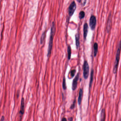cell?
<instances>
[{
	"label": "cell",
	"mask_w": 121,
	"mask_h": 121,
	"mask_svg": "<svg viewBox=\"0 0 121 121\" xmlns=\"http://www.w3.org/2000/svg\"><path fill=\"white\" fill-rule=\"evenodd\" d=\"M45 31H44L42 33V35L41 39H40V43H41V44H42L43 43L44 41L45 38V35H46V34H45V32H46Z\"/></svg>",
	"instance_id": "2e32d148"
},
{
	"label": "cell",
	"mask_w": 121,
	"mask_h": 121,
	"mask_svg": "<svg viewBox=\"0 0 121 121\" xmlns=\"http://www.w3.org/2000/svg\"><path fill=\"white\" fill-rule=\"evenodd\" d=\"M67 121V120L66 118H65V117H64V118H63V119H62V121Z\"/></svg>",
	"instance_id": "7402d4cb"
},
{
	"label": "cell",
	"mask_w": 121,
	"mask_h": 121,
	"mask_svg": "<svg viewBox=\"0 0 121 121\" xmlns=\"http://www.w3.org/2000/svg\"><path fill=\"white\" fill-rule=\"evenodd\" d=\"M96 17L95 15H92L90 19V26L92 30H93L95 29L96 26Z\"/></svg>",
	"instance_id": "5b68a950"
},
{
	"label": "cell",
	"mask_w": 121,
	"mask_h": 121,
	"mask_svg": "<svg viewBox=\"0 0 121 121\" xmlns=\"http://www.w3.org/2000/svg\"><path fill=\"white\" fill-rule=\"evenodd\" d=\"M76 72V70L75 69H73V70H71L70 72V75L71 78H73L75 76Z\"/></svg>",
	"instance_id": "d6986e66"
},
{
	"label": "cell",
	"mask_w": 121,
	"mask_h": 121,
	"mask_svg": "<svg viewBox=\"0 0 121 121\" xmlns=\"http://www.w3.org/2000/svg\"><path fill=\"white\" fill-rule=\"evenodd\" d=\"M83 94V91L82 89L80 88L79 91L78 98V103L79 105H80L81 104Z\"/></svg>",
	"instance_id": "30bf717a"
},
{
	"label": "cell",
	"mask_w": 121,
	"mask_h": 121,
	"mask_svg": "<svg viewBox=\"0 0 121 121\" xmlns=\"http://www.w3.org/2000/svg\"><path fill=\"white\" fill-rule=\"evenodd\" d=\"M63 88L64 90H66V88H67L66 82V79L65 77H64L63 80Z\"/></svg>",
	"instance_id": "ac0fdd59"
},
{
	"label": "cell",
	"mask_w": 121,
	"mask_h": 121,
	"mask_svg": "<svg viewBox=\"0 0 121 121\" xmlns=\"http://www.w3.org/2000/svg\"><path fill=\"white\" fill-rule=\"evenodd\" d=\"M75 103H76V100H74V102H73V104L71 105V106L70 107V109H73V108H75Z\"/></svg>",
	"instance_id": "ffe728a7"
},
{
	"label": "cell",
	"mask_w": 121,
	"mask_h": 121,
	"mask_svg": "<svg viewBox=\"0 0 121 121\" xmlns=\"http://www.w3.org/2000/svg\"><path fill=\"white\" fill-rule=\"evenodd\" d=\"M73 117H70V118L68 119V121H73Z\"/></svg>",
	"instance_id": "603a6c76"
},
{
	"label": "cell",
	"mask_w": 121,
	"mask_h": 121,
	"mask_svg": "<svg viewBox=\"0 0 121 121\" xmlns=\"http://www.w3.org/2000/svg\"><path fill=\"white\" fill-rule=\"evenodd\" d=\"M94 70L92 69L91 73L90 79V83H89V87L90 89L91 88L93 82V78H94Z\"/></svg>",
	"instance_id": "8fae6325"
},
{
	"label": "cell",
	"mask_w": 121,
	"mask_h": 121,
	"mask_svg": "<svg viewBox=\"0 0 121 121\" xmlns=\"http://www.w3.org/2000/svg\"><path fill=\"white\" fill-rule=\"evenodd\" d=\"M112 16L111 14V13H110L109 15V17L108 19L107 22V27H106V29L108 32H109V31L110 30L111 27V25L112 24Z\"/></svg>",
	"instance_id": "ba28073f"
},
{
	"label": "cell",
	"mask_w": 121,
	"mask_h": 121,
	"mask_svg": "<svg viewBox=\"0 0 121 121\" xmlns=\"http://www.w3.org/2000/svg\"><path fill=\"white\" fill-rule=\"evenodd\" d=\"M121 51V40H120L118 43L117 46V50L116 53V57H115V60L114 64V68H113V72L114 74L117 73L118 68V65L120 59V53Z\"/></svg>",
	"instance_id": "7a4b0ae2"
},
{
	"label": "cell",
	"mask_w": 121,
	"mask_h": 121,
	"mask_svg": "<svg viewBox=\"0 0 121 121\" xmlns=\"http://www.w3.org/2000/svg\"><path fill=\"white\" fill-rule=\"evenodd\" d=\"M79 74L78 73L73 80L72 86V89L73 91H75L77 88L78 81V79H79Z\"/></svg>",
	"instance_id": "52a82bcc"
},
{
	"label": "cell",
	"mask_w": 121,
	"mask_h": 121,
	"mask_svg": "<svg viewBox=\"0 0 121 121\" xmlns=\"http://www.w3.org/2000/svg\"><path fill=\"white\" fill-rule=\"evenodd\" d=\"M93 48H94V56L95 57L97 56V54L98 51V44L97 43H95L93 45Z\"/></svg>",
	"instance_id": "4fadbf2b"
},
{
	"label": "cell",
	"mask_w": 121,
	"mask_h": 121,
	"mask_svg": "<svg viewBox=\"0 0 121 121\" xmlns=\"http://www.w3.org/2000/svg\"><path fill=\"white\" fill-rule=\"evenodd\" d=\"M89 75V66L87 60H85L83 63V76L85 79H87Z\"/></svg>",
	"instance_id": "3957f363"
},
{
	"label": "cell",
	"mask_w": 121,
	"mask_h": 121,
	"mask_svg": "<svg viewBox=\"0 0 121 121\" xmlns=\"http://www.w3.org/2000/svg\"><path fill=\"white\" fill-rule=\"evenodd\" d=\"M25 108V99L24 98L22 97V100H21L20 111L19 112L20 121H21V119H22V116L24 113Z\"/></svg>",
	"instance_id": "8992f818"
},
{
	"label": "cell",
	"mask_w": 121,
	"mask_h": 121,
	"mask_svg": "<svg viewBox=\"0 0 121 121\" xmlns=\"http://www.w3.org/2000/svg\"><path fill=\"white\" fill-rule=\"evenodd\" d=\"M100 118V121H105V112L104 109H102L101 111Z\"/></svg>",
	"instance_id": "5bb4252c"
},
{
	"label": "cell",
	"mask_w": 121,
	"mask_h": 121,
	"mask_svg": "<svg viewBox=\"0 0 121 121\" xmlns=\"http://www.w3.org/2000/svg\"><path fill=\"white\" fill-rule=\"evenodd\" d=\"M56 31V25L54 22H53L52 24L51 27V34H50V39H49V43L48 47L47 56L49 57L51 55L52 50L53 46V39H54V34Z\"/></svg>",
	"instance_id": "6da1fadb"
},
{
	"label": "cell",
	"mask_w": 121,
	"mask_h": 121,
	"mask_svg": "<svg viewBox=\"0 0 121 121\" xmlns=\"http://www.w3.org/2000/svg\"><path fill=\"white\" fill-rule=\"evenodd\" d=\"M76 4L75 1H73L69 5L68 8V13L70 17H71L76 9Z\"/></svg>",
	"instance_id": "277c9868"
},
{
	"label": "cell",
	"mask_w": 121,
	"mask_h": 121,
	"mask_svg": "<svg viewBox=\"0 0 121 121\" xmlns=\"http://www.w3.org/2000/svg\"><path fill=\"white\" fill-rule=\"evenodd\" d=\"M4 116H3L1 118V121H4Z\"/></svg>",
	"instance_id": "44dd1931"
},
{
	"label": "cell",
	"mask_w": 121,
	"mask_h": 121,
	"mask_svg": "<svg viewBox=\"0 0 121 121\" xmlns=\"http://www.w3.org/2000/svg\"><path fill=\"white\" fill-rule=\"evenodd\" d=\"M88 26L87 23H85L83 25V37L86 40L88 32Z\"/></svg>",
	"instance_id": "9c48e42d"
},
{
	"label": "cell",
	"mask_w": 121,
	"mask_h": 121,
	"mask_svg": "<svg viewBox=\"0 0 121 121\" xmlns=\"http://www.w3.org/2000/svg\"><path fill=\"white\" fill-rule=\"evenodd\" d=\"M120 121H121V119H120Z\"/></svg>",
	"instance_id": "cb8c5ba5"
},
{
	"label": "cell",
	"mask_w": 121,
	"mask_h": 121,
	"mask_svg": "<svg viewBox=\"0 0 121 121\" xmlns=\"http://www.w3.org/2000/svg\"><path fill=\"white\" fill-rule=\"evenodd\" d=\"M80 36L78 34H77L75 35V39H76V48L77 49L79 48L80 46Z\"/></svg>",
	"instance_id": "7c38bea8"
},
{
	"label": "cell",
	"mask_w": 121,
	"mask_h": 121,
	"mask_svg": "<svg viewBox=\"0 0 121 121\" xmlns=\"http://www.w3.org/2000/svg\"><path fill=\"white\" fill-rule=\"evenodd\" d=\"M71 48L70 46L69 45L68 47V59L70 60L71 58Z\"/></svg>",
	"instance_id": "9a60e30c"
},
{
	"label": "cell",
	"mask_w": 121,
	"mask_h": 121,
	"mask_svg": "<svg viewBox=\"0 0 121 121\" xmlns=\"http://www.w3.org/2000/svg\"><path fill=\"white\" fill-rule=\"evenodd\" d=\"M85 12L83 11H81L79 13L78 17L80 19H82L85 17Z\"/></svg>",
	"instance_id": "e0dca14e"
}]
</instances>
